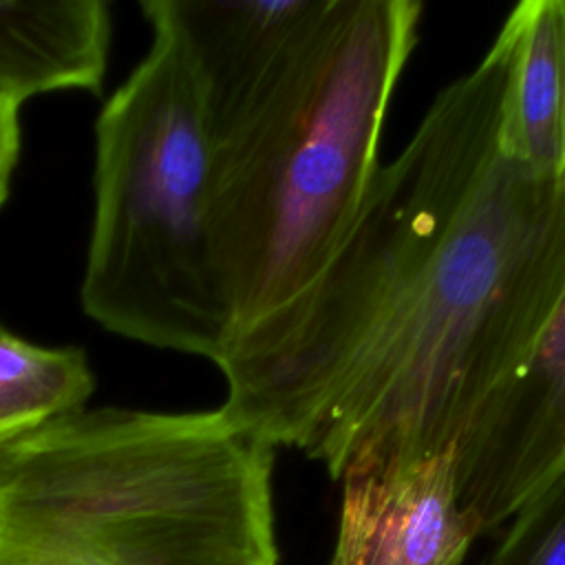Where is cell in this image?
<instances>
[{
	"label": "cell",
	"mask_w": 565,
	"mask_h": 565,
	"mask_svg": "<svg viewBox=\"0 0 565 565\" xmlns=\"http://www.w3.org/2000/svg\"><path fill=\"white\" fill-rule=\"evenodd\" d=\"M212 141L192 75L163 33L95 124L84 311L104 329L212 362L232 322L210 236Z\"/></svg>",
	"instance_id": "5b68a950"
},
{
	"label": "cell",
	"mask_w": 565,
	"mask_h": 565,
	"mask_svg": "<svg viewBox=\"0 0 565 565\" xmlns=\"http://www.w3.org/2000/svg\"><path fill=\"white\" fill-rule=\"evenodd\" d=\"M95 375L77 347H42L0 329V448L84 408Z\"/></svg>",
	"instance_id": "8fae6325"
},
{
	"label": "cell",
	"mask_w": 565,
	"mask_h": 565,
	"mask_svg": "<svg viewBox=\"0 0 565 565\" xmlns=\"http://www.w3.org/2000/svg\"><path fill=\"white\" fill-rule=\"evenodd\" d=\"M508 49L501 152L565 183V0H525L497 33Z\"/></svg>",
	"instance_id": "9c48e42d"
},
{
	"label": "cell",
	"mask_w": 565,
	"mask_h": 565,
	"mask_svg": "<svg viewBox=\"0 0 565 565\" xmlns=\"http://www.w3.org/2000/svg\"><path fill=\"white\" fill-rule=\"evenodd\" d=\"M20 108L22 104L15 97L0 90V207L9 196L20 157Z\"/></svg>",
	"instance_id": "4fadbf2b"
},
{
	"label": "cell",
	"mask_w": 565,
	"mask_h": 565,
	"mask_svg": "<svg viewBox=\"0 0 565 565\" xmlns=\"http://www.w3.org/2000/svg\"><path fill=\"white\" fill-rule=\"evenodd\" d=\"M450 461L479 534L501 527L565 470V291L523 360L479 404Z\"/></svg>",
	"instance_id": "8992f818"
},
{
	"label": "cell",
	"mask_w": 565,
	"mask_h": 565,
	"mask_svg": "<svg viewBox=\"0 0 565 565\" xmlns=\"http://www.w3.org/2000/svg\"><path fill=\"white\" fill-rule=\"evenodd\" d=\"M276 448L221 408H79L0 448V545L82 565H278Z\"/></svg>",
	"instance_id": "3957f363"
},
{
	"label": "cell",
	"mask_w": 565,
	"mask_h": 565,
	"mask_svg": "<svg viewBox=\"0 0 565 565\" xmlns=\"http://www.w3.org/2000/svg\"><path fill=\"white\" fill-rule=\"evenodd\" d=\"M331 0H146L152 31L179 49L210 132L223 135L269 84Z\"/></svg>",
	"instance_id": "52a82bcc"
},
{
	"label": "cell",
	"mask_w": 565,
	"mask_h": 565,
	"mask_svg": "<svg viewBox=\"0 0 565 565\" xmlns=\"http://www.w3.org/2000/svg\"><path fill=\"white\" fill-rule=\"evenodd\" d=\"M565 291V183L503 152L296 450L335 481L450 455Z\"/></svg>",
	"instance_id": "6da1fadb"
},
{
	"label": "cell",
	"mask_w": 565,
	"mask_h": 565,
	"mask_svg": "<svg viewBox=\"0 0 565 565\" xmlns=\"http://www.w3.org/2000/svg\"><path fill=\"white\" fill-rule=\"evenodd\" d=\"M0 565H82V563L60 554L0 545Z\"/></svg>",
	"instance_id": "5bb4252c"
},
{
	"label": "cell",
	"mask_w": 565,
	"mask_h": 565,
	"mask_svg": "<svg viewBox=\"0 0 565 565\" xmlns=\"http://www.w3.org/2000/svg\"><path fill=\"white\" fill-rule=\"evenodd\" d=\"M419 18L415 0H331L212 141L210 236L230 340L300 294L349 232Z\"/></svg>",
	"instance_id": "7a4b0ae2"
},
{
	"label": "cell",
	"mask_w": 565,
	"mask_h": 565,
	"mask_svg": "<svg viewBox=\"0 0 565 565\" xmlns=\"http://www.w3.org/2000/svg\"><path fill=\"white\" fill-rule=\"evenodd\" d=\"M481 565H565V470L510 519Z\"/></svg>",
	"instance_id": "7c38bea8"
},
{
	"label": "cell",
	"mask_w": 565,
	"mask_h": 565,
	"mask_svg": "<svg viewBox=\"0 0 565 565\" xmlns=\"http://www.w3.org/2000/svg\"><path fill=\"white\" fill-rule=\"evenodd\" d=\"M508 49L441 88L404 150L380 166L338 249L280 309L236 333L214 362L223 415L294 448L320 404L435 256L499 157Z\"/></svg>",
	"instance_id": "277c9868"
},
{
	"label": "cell",
	"mask_w": 565,
	"mask_h": 565,
	"mask_svg": "<svg viewBox=\"0 0 565 565\" xmlns=\"http://www.w3.org/2000/svg\"><path fill=\"white\" fill-rule=\"evenodd\" d=\"M0 329H2V324H0Z\"/></svg>",
	"instance_id": "9a60e30c"
},
{
	"label": "cell",
	"mask_w": 565,
	"mask_h": 565,
	"mask_svg": "<svg viewBox=\"0 0 565 565\" xmlns=\"http://www.w3.org/2000/svg\"><path fill=\"white\" fill-rule=\"evenodd\" d=\"M479 536L459 503L450 455L342 479L329 565H461Z\"/></svg>",
	"instance_id": "ba28073f"
},
{
	"label": "cell",
	"mask_w": 565,
	"mask_h": 565,
	"mask_svg": "<svg viewBox=\"0 0 565 565\" xmlns=\"http://www.w3.org/2000/svg\"><path fill=\"white\" fill-rule=\"evenodd\" d=\"M108 51L102 0L0 2V90L20 104L57 90L99 93Z\"/></svg>",
	"instance_id": "30bf717a"
}]
</instances>
